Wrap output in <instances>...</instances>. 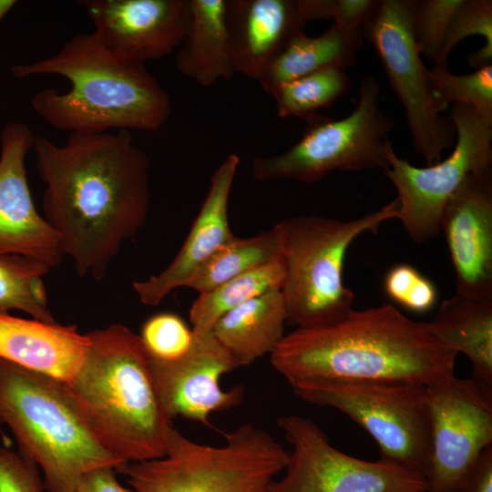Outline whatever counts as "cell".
I'll use <instances>...</instances> for the list:
<instances>
[{"label":"cell","mask_w":492,"mask_h":492,"mask_svg":"<svg viewBox=\"0 0 492 492\" xmlns=\"http://www.w3.org/2000/svg\"><path fill=\"white\" fill-rule=\"evenodd\" d=\"M45 184L43 217L79 276L101 281L147 221L149 158L129 131L69 133L63 145L36 136Z\"/></svg>","instance_id":"6da1fadb"},{"label":"cell","mask_w":492,"mask_h":492,"mask_svg":"<svg viewBox=\"0 0 492 492\" xmlns=\"http://www.w3.org/2000/svg\"><path fill=\"white\" fill-rule=\"evenodd\" d=\"M271 355L289 384L401 382L427 386L454 374L457 354L392 304L352 309L333 323L285 333Z\"/></svg>","instance_id":"7a4b0ae2"},{"label":"cell","mask_w":492,"mask_h":492,"mask_svg":"<svg viewBox=\"0 0 492 492\" xmlns=\"http://www.w3.org/2000/svg\"><path fill=\"white\" fill-rule=\"evenodd\" d=\"M18 78L55 75L70 88H45L31 97L32 108L53 128L69 133L155 131L168 120V92L144 64L105 46L93 33L78 34L54 55L11 67Z\"/></svg>","instance_id":"3957f363"},{"label":"cell","mask_w":492,"mask_h":492,"mask_svg":"<svg viewBox=\"0 0 492 492\" xmlns=\"http://www.w3.org/2000/svg\"><path fill=\"white\" fill-rule=\"evenodd\" d=\"M84 361L64 383L81 419L123 463L164 456L170 420L157 395L139 335L113 323L87 333Z\"/></svg>","instance_id":"277c9868"},{"label":"cell","mask_w":492,"mask_h":492,"mask_svg":"<svg viewBox=\"0 0 492 492\" xmlns=\"http://www.w3.org/2000/svg\"><path fill=\"white\" fill-rule=\"evenodd\" d=\"M0 422L13 433L18 453L41 468L48 492H76L84 473L125 464L95 438L63 382L2 358Z\"/></svg>","instance_id":"5b68a950"},{"label":"cell","mask_w":492,"mask_h":492,"mask_svg":"<svg viewBox=\"0 0 492 492\" xmlns=\"http://www.w3.org/2000/svg\"><path fill=\"white\" fill-rule=\"evenodd\" d=\"M225 444L194 442L171 425L164 456L116 468L136 492H265L286 466L289 452L266 430L243 424Z\"/></svg>","instance_id":"8992f818"},{"label":"cell","mask_w":492,"mask_h":492,"mask_svg":"<svg viewBox=\"0 0 492 492\" xmlns=\"http://www.w3.org/2000/svg\"><path fill=\"white\" fill-rule=\"evenodd\" d=\"M395 198L384 207L349 220L299 215L278 222L285 276L281 292L288 321L297 328L316 327L343 319L354 294L343 283V263L353 241L376 232L398 217Z\"/></svg>","instance_id":"52a82bcc"},{"label":"cell","mask_w":492,"mask_h":492,"mask_svg":"<svg viewBox=\"0 0 492 492\" xmlns=\"http://www.w3.org/2000/svg\"><path fill=\"white\" fill-rule=\"evenodd\" d=\"M381 86L364 77L358 102L346 117L334 119L312 114L302 137L285 151L255 158L254 179L315 183L334 170L361 171L388 168L386 147L394 119L380 108Z\"/></svg>","instance_id":"ba28073f"},{"label":"cell","mask_w":492,"mask_h":492,"mask_svg":"<svg viewBox=\"0 0 492 492\" xmlns=\"http://www.w3.org/2000/svg\"><path fill=\"white\" fill-rule=\"evenodd\" d=\"M310 404L333 407L376 442L380 458L424 477L430 452L425 386L401 382L305 380L291 384Z\"/></svg>","instance_id":"9c48e42d"},{"label":"cell","mask_w":492,"mask_h":492,"mask_svg":"<svg viewBox=\"0 0 492 492\" xmlns=\"http://www.w3.org/2000/svg\"><path fill=\"white\" fill-rule=\"evenodd\" d=\"M448 118L456 136L453 151L444 160L419 168L398 157L391 141L386 147L389 166L384 173L397 191V220L419 244L441 232L442 212L464 179L491 169L492 124L466 105H452Z\"/></svg>","instance_id":"30bf717a"},{"label":"cell","mask_w":492,"mask_h":492,"mask_svg":"<svg viewBox=\"0 0 492 492\" xmlns=\"http://www.w3.org/2000/svg\"><path fill=\"white\" fill-rule=\"evenodd\" d=\"M361 32L374 48L404 108L414 150L427 166L440 161L455 144L456 127L432 103L427 67L413 36L412 0H377Z\"/></svg>","instance_id":"8fae6325"},{"label":"cell","mask_w":492,"mask_h":492,"mask_svg":"<svg viewBox=\"0 0 492 492\" xmlns=\"http://www.w3.org/2000/svg\"><path fill=\"white\" fill-rule=\"evenodd\" d=\"M277 423L292 451L284 475L265 492H425L422 475L381 458L347 455L309 418L285 415Z\"/></svg>","instance_id":"7c38bea8"},{"label":"cell","mask_w":492,"mask_h":492,"mask_svg":"<svg viewBox=\"0 0 492 492\" xmlns=\"http://www.w3.org/2000/svg\"><path fill=\"white\" fill-rule=\"evenodd\" d=\"M491 388L455 375L425 386L430 452L425 492H456L482 452L492 446Z\"/></svg>","instance_id":"4fadbf2b"},{"label":"cell","mask_w":492,"mask_h":492,"mask_svg":"<svg viewBox=\"0 0 492 492\" xmlns=\"http://www.w3.org/2000/svg\"><path fill=\"white\" fill-rule=\"evenodd\" d=\"M193 333L191 345L180 357L159 360L149 356V371L169 420L182 416L209 425L210 414L242 401L243 390L241 386L228 391L220 387V377L239 364L212 331Z\"/></svg>","instance_id":"5bb4252c"},{"label":"cell","mask_w":492,"mask_h":492,"mask_svg":"<svg viewBox=\"0 0 492 492\" xmlns=\"http://www.w3.org/2000/svg\"><path fill=\"white\" fill-rule=\"evenodd\" d=\"M35 137L15 121L0 135V256L21 255L53 268L64 257L61 244L35 206L25 166Z\"/></svg>","instance_id":"9a60e30c"},{"label":"cell","mask_w":492,"mask_h":492,"mask_svg":"<svg viewBox=\"0 0 492 492\" xmlns=\"http://www.w3.org/2000/svg\"><path fill=\"white\" fill-rule=\"evenodd\" d=\"M96 37L118 55L144 64L179 48L190 25L189 0H84Z\"/></svg>","instance_id":"2e32d148"},{"label":"cell","mask_w":492,"mask_h":492,"mask_svg":"<svg viewBox=\"0 0 492 492\" xmlns=\"http://www.w3.org/2000/svg\"><path fill=\"white\" fill-rule=\"evenodd\" d=\"M456 272V292L492 297V170L468 175L440 220Z\"/></svg>","instance_id":"e0dca14e"},{"label":"cell","mask_w":492,"mask_h":492,"mask_svg":"<svg viewBox=\"0 0 492 492\" xmlns=\"http://www.w3.org/2000/svg\"><path fill=\"white\" fill-rule=\"evenodd\" d=\"M240 163V157L231 153L214 170L189 234L171 262L159 273L133 282L143 304L156 306L173 290L185 287L212 254L235 236L230 228L228 207Z\"/></svg>","instance_id":"ac0fdd59"},{"label":"cell","mask_w":492,"mask_h":492,"mask_svg":"<svg viewBox=\"0 0 492 492\" xmlns=\"http://www.w3.org/2000/svg\"><path fill=\"white\" fill-rule=\"evenodd\" d=\"M312 20L309 0H226L236 73L258 80L287 42Z\"/></svg>","instance_id":"d6986e66"},{"label":"cell","mask_w":492,"mask_h":492,"mask_svg":"<svg viewBox=\"0 0 492 492\" xmlns=\"http://www.w3.org/2000/svg\"><path fill=\"white\" fill-rule=\"evenodd\" d=\"M88 345L77 326L48 323L0 313V358L68 383Z\"/></svg>","instance_id":"ffe728a7"},{"label":"cell","mask_w":492,"mask_h":492,"mask_svg":"<svg viewBox=\"0 0 492 492\" xmlns=\"http://www.w3.org/2000/svg\"><path fill=\"white\" fill-rule=\"evenodd\" d=\"M190 19L175 58L177 70L208 87L236 73L226 22V0H189Z\"/></svg>","instance_id":"44dd1931"},{"label":"cell","mask_w":492,"mask_h":492,"mask_svg":"<svg viewBox=\"0 0 492 492\" xmlns=\"http://www.w3.org/2000/svg\"><path fill=\"white\" fill-rule=\"evenodd\" d=\"M442 344L468 357L476 381L492 387V297L456 293L444 300L436 315L423 322Z\"/></svg>","instance_id":"7402d4cb"},{"label":"cell","mask_w":492,"mask_h":492,"mask_svg":"<svg viewBox=\"0 0 492 492\" xmlns=\"http://www.w3.org/2000/svg\"><path fill=\"white\" fill-rule=\"evenodd\" d=\"M288 313L281 290L254 298L224 314L212 328L240 366L272 354L285 335Z\"/></svg>","instance_id":"603a6c76"},{"label":"cell","mask_w":492,"mask_h":492,"mask_svg":"<svg viewBox=\"0 0 492 492\" xmlns=\"http://www.w3.org/2000/svg\"><path fill=\"white\" fill-rule=\"evenodd\" d=\"M362 45L361 30L345 31L334 25L318 36L300 32L273 57L257 81L271 95L282 84L318 70L330 67L346 69L355 63Z\"/></svg>","instance_id":"cb8c5ba5"},{"label":"cell","mask_w":492,"mask_h":492,"mask_svg":"<svg viewBox=\"0 0 492 492\" xmlns=\"http://www.w3.org/2000/svg\"><path fill=\"white\" fill-rule=\"evenodd\" d=\"M284 276L281 256L200 293L190 309L192 331L196 333L212 331L230 311L267 292L281 290Z\"/></svg>","instance_id":"d4e9b609"},{"label":"cell","mask_w":492,"mask_h":492,"mask_svg":"<svg viewBox=\"0 0 492 492\" xmlns=\"http://www.w3.org/2000/svg\"><path fill=\"white\" fill-rule=\"evenodd\" d=\"M282 233L278 223L257 235L232 237L192 275L185 287L208 292L248 271L282 256Z\"/></svg>","instance_id":"484cf974"},{"label":"cell","mask_w":492,"mask_h":492,"mask_svg":"<svg viewBox=\"0 0 492 492\" xmlns=\"http://www.w3.org/2000/svg\"><path fill=\"white\" fill-rule=\"evenodd\" d=\"M49 267L21 255L0 256V313L20 310L34 319L56 323L47 303L43 276Z\"/></svg>","instance_id":"4316f807"},{"label":"cell","mask_w":492,"mask_h":492,"mask_svg":"<svg viewBox=\"0 0 492 492\" xmlns=\"http://www.w3.org/2000/svg\"><path fill=\"white\" fill-rule=\"evenodd\" d=\"M352 86L346 69L330 67L278 87L270 96L280 118H306L330 107Z\"/></svg>","instance_id":"83f0119b"},{"label":"cell","mask_w":492,"mask_h":492,"mask_svg":"<svg viewBox=\"0 0 492 492\" xmlns=\"http://www.w3.org/2000/svg\"><path fill=\"white\" fill-rule=\"evenodd\" d=\"M429 94L435 108L466 105L492 124V65L466 75H455L447 67L427 68Z\"/></svg>","instance_id":"f1b7e54d"},{"label":"cell","mask_w":492,"mask_h":492,"mask_svg":"<svg viewBox=\"0 0 492 492\" xmlns=\"http://www.w3.org/2000/svg\"><path fill=\"white\" fill-rule=\"evenodd\" d=\"M463 0H412V30L421 56L436 63L450 20Z\"/></svg>","instance_id":"f546056e"},{"label":"cell","mask_w":492,"mask_h":492,"mask_svg":"<svg viewBox=\"0 0 492 492\" xmlns=\"http://www.w3.org/2000/svg\"><path fill=\"white\" fill-rule=\"evenodd\" d=\"M193 331L175 313H161L150 317L139 335L149 357L174 360L183 355L193 341Z\"/></svg>","instance_id":"4dcf8cb0"},{"label":"cell","mask_w":492,"mask_h":492,"mask_svg":"<svg viewBox=\"0 0 492 492\" xmlns=\"http://www.w3.org/2000/svg\"><path fill=\"white\" fill-rule=\"evenodd\" d=\"M384 290L395 302L417 313L430 311L436 303V285L410 264L393 266L384 280Z\"/></svg>","instance_id":"1f68e13d"},{"label":"cell","mask_w":492,"mask_h":492,"mask_svg":"<svg viewBox=\"0 0 492 492\" xmlns=\"http://www.w3.org/2000/svg\"><path fill=\"white\" fill-rule=\"evenodd\" d=\"M480 36L492 46V1L463 0L448 25L436 66L446 67L449 54L465 38Z\"/></svg>","instance_id":"d6a6232c"},{"label":"cell","mask_w":492,"mask_h":492,"mask_svg":"<svg viewBox=\"0 0 492 492\" xmlns=\"http://www.w3.org/2000/svg\"><path fill=\"white\" fill-rule=\"evenodd\" d=\"M37 465L26 456L0 448V492H43Z\"/></svg>","instance_id":"836d02e7"},{"label":"cell","mask_w":492,"mask_h":492,"mask_svg":"<svg viewBox=\"0 0 492 492\" xmlns=\"http://www.w3.org/2000/svg\"><path fill=\"white\" fill-rule=\"evenodd\" d=\"M377 0H323L324 19L345 31H360Z\"/></svg>","instance_id":"e575fe53"},{"label":"cell","mask_w":492,"mask_h":492,"mask_svg":"<svg viewBox=\"0 0 492 492\" xmlns=\"http://www.w3.org/2000/svg\"><path fill=\"white\" fill-rule=\"evenodd\" d=\"M456 492H492V446L482 452Z\"/></svg>","instance_id":"d590c367"},{"label":"cell","mask_w":492,"mask_h":492,"mask_svg":"<svg viewBox=\"0 0 492 492\" xmlns=\"http://www.w3.org/2000/svg\"><path fill=\"white\" fill-rule=\"evenodd\" d=\"M114 469L101 466L84 473L79 478L76 492H136L118 482Z\"/></svg>","instance_id":"8d00e7d4"},{"label":"cell","mask_w":492,"mask_h":492,"mask_svg":"<svg viewBox=\"0 0 492 492\" xmlns=\"http://www.w3.org/2000/svg\"><path fill=\"white\" fill-rule=\"evenodd\" d=\"M468 65L475 70L492 65V46L484 45L483 47L470 54L467 57Z\"/></svg>","instance_id":"74e56055"},{"label":"cell","mask_w":492,"mask_h":492,"mask_svg":"<svg viewBox=\"0 0 492 492\" xmlns=\"http://www.w3.org/2000/svg\"><path fill=\"white\" fill-rule=\"evenodd\" d=\"M15 4L14 0H0V23Z\"/></svg>","instance_id":"f35d334b"}]
</instances>
